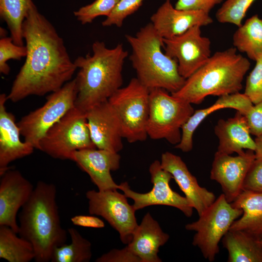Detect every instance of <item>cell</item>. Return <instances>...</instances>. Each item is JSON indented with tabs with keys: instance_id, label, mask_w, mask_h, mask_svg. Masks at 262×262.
<instances>
[{
	"instance_id": "cell-32",
	"label": "cell",
	"mask_w": 262,
	"mask_h": 262,
	"mask_svg": "<svg viewBox=\"0 0 262 262\" xmlns=\"http://www.w3.org/2000/svg\"><path fill=\"white\" fill-rule=\"evenodd\" d=\"M27 48L26 45L20 46L14 43L12 37H3L0 39V72L8 75L10 67L7 61L10 59L20 60L26 57Z\"/></svg>"
},
{
	"instance_id": "cell-36",
	"label": "cell",
	"mask_w": 262,
	"mask_h": 262,
	"mask_svg": "<svg viewBox=\"0 0 262 262\" xmlns=\"http://www.w3.org/2000/svg\"><path fill=\"white\" fill-rule=\"evenodd\" d=\"M96 262H141L126 246L124 248L113 249L98 258Z\"/></svg>"
},
{
	"instance_id": "cell-19",
	"label": "cell",
	"mask_w": 262,
	"mask_h": 262,
	"mask_svg": "<svg viewBox=\"0 0 262 262\" xmlns=\"http://www.w3.org/2000/svg\"><path fill=\"white\" fill-rule=\"evenodd\" d=\"M161 164L169 172L198 216L201 215L216 199L214 194L200 186L181 158L166 151L161 156Z\"/></svg>"
},
{
	"instance_id": "cell-26",
	"label": "cell",
	"mask_w": 262,
	"mask_h": 262,
	"mask_svg": "<svg viewBox=\"0 0 262 262\" xmlns=\"http://www.w3.org/2000/svg\"><path fill=\"white\" fill-rule=\"evenodd\" d=\"M233 35V45L256 61L262 55V19L255 15L238 27Z\"/></svg>"
},
{
	"instance_id": "cell-15",
	"label": "cell",
	"mask_w": 262,
	"mask_h": 262,
	"mask_svg": "<svg viewBox=\"0 0 262 262\" xmlns=\"http://www.w3.org/2000/svg\"><path fill=\"white\" fill-rule=\"evenodd\" d=\"M85 113L91 137L97 148L117 153L122 150L124 138L120 119L108 100Z\"/></svg>"
},
{
	"instance_id": "cell-5",
	"label": "cell",
	"mask_w": 262,
	"mask_h": 262,
	"mask_svg": "<svg viewBox=\"0 0 262 262\" xmlns=\"http://www.w3.org/2000/svg\"><path fill=\"white\" fill-rule=\"evenodd\" d=\"M132 52L130 60L137 78L149 90L162 88L170 93L178 91L185 79L179 72L177 60L162 50L163 38L150 22L134 36L126 34Z\"/></svg>"
},
{
	"instance_id": "cell-37",
	"label": "cell",
	"mask_w": 262,
	"mask_h": 262,
	"mask_svg": "<svg viewBox=\"0 0 262 262\" xmlns=\"http://www.w3.org/2000/svg\"><path fill=\"white\" fill-rule=\"evenodd\" d=\"M223 0H178L175 7L186 10H201L209 13L210 11Z\"/></svg>"
},
{
	"instance_id": "cell-17",
	"label": "cell",
	"mask_w": 262,
	"mask_h": 262,
	"mask_svg": "<svg viewBox=\"0 0 262 262\" xmlns=\"http://www.w3.org/2000/svg\"><path fill=\"white\" fill-rule=\"evenodd\" d=\"M120 159L117 152L95 148L77 150L71 160L88 174L99 191H105L119 189L111 172L119 169Z\"/></svg>"
},
{
	"instance_id": "cell-10",
	"label": "cell",
	"mask_w": 262,
	"mask_h": 262,
	"mask_svg": "<svg viewBox=\"0 0 262 262\" xmlns=\"http://www.w3.org/2000/svg\"><path fill=\"white\" fill-rule=\"evenodd\" d=\"M77 94L75 78L51 93L42 106L23 116L17 124L24 141L39 149L48 131L75 106Z\"/></svg>"
},
{
	"instance_id": "cell-41",
	"label": "cell",
	"mask_w": 262,
	"mask_h": 262,
	"mask_svg": "<svg viewBox=\"0 0 262 262\" xmlns=\"http://www.w3.org/2000/svg\"><path fill=\"white\" fill-rule=\"evenodd\" d=\"M0 36L1 37H5L6 34V31L5 30L4 28H0Z\"/></svg>"
},
{
	"instance_id": "cell-7",
	"label": "cell",
	"mask_w": 262,
	"mask_h": 262,
	"mask_svg": "<svg viewBox=\"0 0 262 262\" xmlns=\"http://www.w3.org/2000/svg\"><path fill=\"white\" fill-rule=\"evenodd\" d=\"M95 148L86 113L75 106L48 131L39 150L56 159L71 160L75 151Z\"/></svg>"
},
{
	"instance_id": "cell-30",
	"label": "cell",
	"mask_w": 262,
	"mask_h": 262,
	"mask_svg": "<svg viewBox=\"0 0 262 262\" xmlns=\"http://www.w3.org/2000/svg\"><path fill=\"white\" fill-rule=\"evenodd\" d=\"M256 0H226L215 14L218 22L230 23L237 27L242 25L243 18Z\"/></svg>"
},
{
	"instance_id": "cell-28",
	"label": "cell",
	"mask_w": 262,
	"mask_h": 262,
	"mask_svg": "<svg viewBox=\"0 0 262 262\" xmlns=\"http://www.w3.org/2000/svg\"><path fill=\"white\" fill-rule=\"evenodd\" d=\"M32 0H0V16L5 22L13 42L24 45L23 24L27 17Z\"/></svg>"
},
{
	"instance_id": "cell-27",
	"label": "cell",
	"mask_w": 262,
	"mask_h": 262,
	"mask_svg": "<svg viewBox=\"0 0 262 262\" xmlns=\"http://www.w3.org/2000/svg\"><path fill=\"white\" fill-rule=\"evenodd\" d=\"M6 226H0V258L9 262H29L35 259L32 243Z\"/></svg>"
},
{
	"instance_id": "cell-20",
	"label": "cell",
	"mask_w": 262,
	"mask_h": 262,
	"mask_svg": "<svg viewBox=\"0 0 262 262\" xmlns=\"http://www.w3.org/2000/svg\"><path fill=\"white\" fill-rule=\"evenodd\" d=\"M7 95H0V176L12 162L31 155L34 149L20 138V131L14 115L6 107Z\"/></svg>"
},
{
	"instance_id": "cell-24",
	"label": "cell",
	"mask_w": 262,
	"mask_h": 262,
	"mask_svg": "<svg viewBox=\"0 0 262 262\" xmlns=\"http://www.w3.org/2000/svg\"><path fill=\"white\" fill-rule=\"evenodd\" d=\"M231 204L243 210V213L229 230L245 231L262 239V192L243 190Z\"/></svg>"
},
{
	"instance_id": "cell-16",
	"label": "cell",
	"mask_w": 262,
	"mask_h": 262,
	"mask_svg": "<svg viewBox=\"0 0 262 262\" xmlns=\"http://www.w3.org/2000/svg\"><path fill=\"white\" fill-rule=\"evenodd\" d=\"M34 187L18 170L8 168L0 180V226L18 233L17 214L31 197Z\"/></svg>"
},
{
	"instance_id": "cell-9",
	"label": "cell",
	"mask_w": 262,
	"mask_h": 262,
	"mask_svg": "<svg viewBox=\"0 0 262 262\" xmlns=\"http://www.w3.org/2000/svg\"><path fill=\"white\" fill-rule=\"evenodd\" d=\"M120 118L124 138L129 143L145 141L149 111V90L137 78L108 99Z\"/></svg>"
},
{
	"instance_id": "cell-39",
	"label": "cell",
	"mask_w": 262,
	"mask_h": 262,
	"mask_svg": "<svg viewBox=\"0 0 262 262\" xmlns=\"http://www.w3.org/2000/svg\"><path fill=\"white\" fill-rule=\"evenodd\" d=\"M71 221L75 226L83 227L100 229L105 227L101 219L93 215H75L71 218Z\"/></svg>"
},
{
	"instance_id": "cell-6",
	"label": "cell",
	"mask_w": 262,
	"mask_h": 262,
	"mask_svg": "<svg viewBox=\"0 0 262 262\" xmlns=\"http://www.w3.org/2000/svg\"><path fill=\"white\" fill-rule=\"evenodd\" d=\"M195 112L192 104L175 97L162 88L149 90L147 136L164 139L175 146L181 139V128Z\"/></svg>"
},
{
	"instance_id": "cell-14",
	"label": "cell",
	"mask_w": 262,
	"mask_h": 262,
	"mask_svg": "<svg viewBox=\"0 0 262 262\" xmlns=\"http://www.w3.org/2000/svg\"><path fill=\"white\" fill-rule=\"evenodd\" d=\"M255 159L254 151L252 150L247 149L236 156L217 151L215 152L210 178L221 185L229 203H232L243 191L245 180Z\"/></svg>"
},
{
	"instance_id": "cell-29",
	"label": "cell",
	"mask_w": 262,
	"mask_h": 262,
	"mask_svg": "<svg viewBox=\"0 0 262 262\" xmlns=\"http://www.w3.org/2000/svg\"><path fill=\"white\" fill-rule=\"evenodd\" d=\"M71 242L55 247L51 262H88L92 257V245L75 228L67 230Z\"/></svg>"
},
{
	"instance_id": "cell-13",
	"label": "cell",
	"mask_w": 262,
	"mask_h": 262,
	"mask_svg": "<svg viewBox=\"0 0 262 262\" xmlns=\"http://www.w3.org/2000/svg\"><path fill=\"white\" fill-rule=\"evenodd\" d=\"M201 27L195 26L180 35L163 38L165 53L177 60L179 73L185 79L211 56V41L202 35Z\"/></svg>"
},
{
	"instance_id": "cell-25",
	"label": "cell",
	"mask_w": 262,
	"mask_h": 262,
	"mask_svg": "<svg viewBox=\"0 0 262 262\" xmlns=\"http://www.w3.org/2000/svg\"><path fill=\"white\" fill-rule=\"evenodd\" d=\"M259 239L243 230H229L222 244L228 252V262H262V246Z\"/></svg>"
},
{
	"instance_id": "cell-18",
	"label": "cell",
	"mask_w": 262,
	"mask_h": 262,
	"mask_svg": "<svg viewBox=\"0 0 262 262\" xmlns=\"http://www.w3.org/2000/svg\"><path fill=\"white\" fill-rule=\"evenodd\" d=\"M150 20L163 38L179 35L194 26H205L213 22L209 13L201 10L176 9L170 0H165L151 16Z\"/></svg>"
},
{
	"instance_id": "cell-12",
	"label": "cell",
	"mask_w": 262,
	"mask_h": 262,
	"mask_svg": "<svg viewBox=\"0 0 262 262\" xmlns=\"http://www.w3.org/2000/svg\"><path fill=\"white\" fill-rule=\"evenodd\" d=\"M149 172L153 187L148 192H136L131 189L127 182L119 184V189L127 198L133 200L132 206L135 210L153 205L168 206L178 209L186 216L190 217L194 208L185 196H180L171 188L169 183L173 177L162 168L160 161H154L149 166Z\"/></svg>"
},
{
	"instance_id": "cell-21",
	"label": "cell",
	"mask_w": 262,
	"mask_h": 262,
	"mask_svg": "<svg viewBox=\"0 0 262 262\" xmlns=\"http://www.w3.org/2000/svg\"><path fill=\"white\" fill-rule=\"evenodd\" d=\"M253 105L249 98L244 93L238 92L220 96L210 106L195 111L182 126L181 139L175 147L184 152L190 151L193 147V136L195 130L206 117L215 111L231 108L246 116Z\"/></svg>"
},
{
	"instance_id": "cell-34",
	"label": "cell",
	"mask_w": 262,
	"mask_h": 262,
	"mask_svg": "<svg viewBox=\"0 0 262 262\" xmlns=\"http://www.w3.org/2000/svg\"><path fill=\"white\" fill-rule=\"evenodd\" d=\"M247 76L244 94L255 104L262 100V55Z\"/></svg>"
},
{
	"instance_id": "cell-40",
	"label": "cell",
	"mask_w": 262,
	"mask_h": 262,
	"mask_svg": "<svg viewBox=\"0 0 262 262\" xmlns=\"http://www.w3.org/2000/svg\"><path fill=\"white\" fill-rule=\"evenodd\" d=\"M254 141L255 149L254 151L256 159L262 162V134L256 136Z\"/></svg>"
},
{
	"instance_id": "cell-23",
	"label": "cell",
	"mask_w": 262,
	"mask_h": 262,
	"mask_svg": "<svg viewBox=\"0 0 262 262\" xmlns=\"http://www.w3.org/2000/svg\"><path fill=\"white\" fill-rule=\"evenodd\" d=\"M169 235L162 229L158 222L147 213L136 229L128 248L141 262H161L158 256L160 246L168 240Z\"/></svg>"
},
{
	"instance_id": "cell-4",
	"label": "cell",
	"mask_w": 262,
	"mask_h": 262,
	"mask_svg": "<svg viewBox=\"0 0 262 262\" xmlns=\"http://www.w3.org/2000/svg\"><path fill=\"white\" fill-rule=\"evenodd\" d=\"M234 47L215 52L185 79L178 91L171 94L191 104H199L208 96L239 92L250 63Z\"/></svg>"
},
{
	"instance_id": "cell-3",
	"label": "cell",
	"mask_w": 262,
	"mask_h": 262,
	"mask_svg": "<svg viewBox=\"0 0 262 262\" xmlns=\"http://www.w3.org/2000/svg\"><path fill=\"white\" fill-rule=\"evenodd\" d=\"M55 184L37 182L19 215L18 234L33 245L36 262H50L54 248L65 244L67 232L62 227Z\"/></svg>"
},
{
	"instance_id": "cell-8",
	"label": "cell",
	"mask_w": 262,
	"mask_h": 262,
	"mask_svg": "<svg viewBox=\"0 0 262 262\" xmlns=\"http://www.w3.org/2000/svg\"><path fill=\"white\" fill-rule=\"evenodd\" d=\"M243 213V210L232 206L221 194L197 220L186 224L185 228L196 231L192 244L200 250L205 259L212 262L219 252L220 241Z\"/></svg>"
},
{
	"instance_id": "cell-38",
	"label": "cell",
	"mask_w": 262,
	"mask_h": 262,
	"mask_svg": "<svg viewBox=\"0 0 262 262\" xmlns=\"http://www.w3.org/2000/svg\"><path fill=\"white\" fill-rule=\"evenodd\" d=\"M251 134L258 136L262 134V100L254 104L246 115Z\"/></svg>"
},
{
	"instance_id": "cell-11",
	"label": "cell",
	"mask_w": 262,
	"mask_h": 262,
	"mask_svg": "<svg viewBox=\"0 0 262 262\" xmlns=\"http://www.w3.org/2000/svg\"><path fill=\"white\" fill-rule=\"evenodd\" d=\"M117 190L87 191L88 211L91 215L102 217L118 232L121 242L128 245L138 226L136 211L128 203L127 196Z\"/></svg>"
},
{
	"instance_id": "cell-31",
	"label": "cell",
	"mask_w": 262,
	"mask_h": 262,
	"mask_svg": "<svg viewBox=\"0 0 262 262\" xmlns=\"http://www.w3.org/2000/svg\"><path fill=\"white\" fill-rule=\"evenodd\" d=\"M119 0H95L74 12L77 19L82 25L91 23L99 16H108Z\"/></svg>"
},
{
	"instance_id": "cell-22",
	"label": "cell",
	"mask_w": 262,
	"mask_h": 262,
	"mask_svg": "<svg viewBox=\"0 0 262 262\" xmlns=\"http://www.w3.org/2000/svg\"><path fill=\"white\" fill-rule=\"evenodd\" d=\"M219 140L217 151L231 155L243 154L244 149L254 151L255 143L251 136L246 116L237 111L233 117L219 119L214 127Z\"/></svg>"
},
{
	"instance_id": "cell-1",
	"label": "cell",
	"mask_w": 262,
	"mask_h": 262,
	"mask_svg": "<svg viewBox=\"0 0 262 262\" xmlns=\"http://www.w3.org/2000/svg\"><path fill=\"white\" fill-rule=\"evenodd\" d=\"M22 30L27 54L7 95L8 100L13 102L59 90L71 80L77 69L63 38L34 3Z\"/></svg>"
},
{
	"instance_id": "cell-33",
	"label": "cell",
	"mask_w": 262,
	"mask_h": 262,
	"mask_svg": "<svg viewBox=\"0 0 262 262\" xmlns=\"http://www.w3.org/2000/svg\"><path fill=\"white\" fill-rule=\"evenodd\" d=\"M144 0H119L112 13L102 22V25L104 27L114 25L121 27L125 19L136 11Z\"/></svg>"
},
{
	"instance_id": "cell-42",
	"label": "cell",
	"mask_w": 262,
	"mask_h": 262,
	"mask_svg": "<svg viewBox=\"0 0 262 262\" xmlns=\"http://www.w3.org/2000/svg\"><path fill=\"white\" fill-rule=\"evenodd\" d=\"M260 243L261 245L262 246V239H261L259 240Z\"/></svg>"
},
{
	"instance_id": "cell-35",
	"label": "cell",
	"mask_w": 262,
	"mask_h": 262,
	"mask_svg": "<svg viewBox=\"0 0 262 262\" xmlns=\"http://www.w3.org/2000/svg\"><path fill=\"white\" fill-rule=\"evenodd\" d=\"M243 190L262 192V162L255 159L245 180Z\"/></svg>"
},
{
	"instance_id": "cell-2",
	"label": "cell",
	"mask_w": 262,
	"mask_h": 262,
	"mask_svg": "<svg viewBox=\"0 0 262 262\" xmlns=\"http://www.w3.org/2000/svg\"><path fill=\"white\" fill-rule=\"evenodd\" d=\"M92 55L78 56L74 63L79 71L75 78L78 94L75 107L86 113L107 100L123 83L122 70L128 52L121 44L108 48L103 41L92 46Z\"/></svg>"
}]
</instances>
